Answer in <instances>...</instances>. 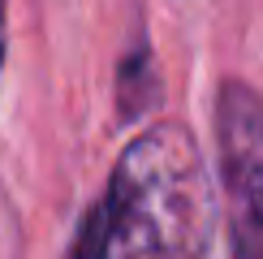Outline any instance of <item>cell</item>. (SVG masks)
Returning a JSON list of instances; mask_svg holds the SVG:
<instances>
[{
  "instance_id": "cell-2",
  "label": "cell",
  "mask_w": 263,
  "mask_h": 259,
  "mask_svg": "<svg viewBox=\"0 0 263 259\" xmlns=\"http://www.w3.org/2000/svg\"><path fill=\"white\" fill-rule=\"evenodd\" d=\"M216 151L229 255L263 259V95L237 78L216 91Z\"/></svg>"
},
{
  "instance_id": "cell-4",
  "label": "cell",
  "mask_w": 263,
  "mask_h": 259,
  "mask_svg": "<svg viewBox=\"0 0 263 259\" xmlns=\"http://www.w3.org/2000/svg\"><path fill=\"white\" fill-rule=\"evenodd\" d=\"M5 52H9V0H0V73H5Z\"/></svg>"
},
{
  "instance_id": "cell-1",
  "label": "cell",
  "mask_w": 263,
  "mask_h": 259,
  "mask_svg": "<svg viewBox=\"0 0 263 259\" xmlns=\"http://www.w3.org/2000/svg\"><path fill=\"white\" fill-rule=\"evenodd\" d=\"M104 216L108 259H207L216 194L190 130H142L112 169Z\"/></svg>"
},
{
  "instance_id": "cell-3",
  "label": "cell",
  "mask_w": 263,
  "mask_h": 259,
  "mask_svg": "<svg viewBox=\"0 0 263 259\" xmlns=\"http://www.w3.org/2000/svg\"><path fill=\"white\" fill-rule=\"evenodd\" d=\"M69 259H108V216L104 203H95L86 212V220L78 225V237H73V255Z\"/></svg>"
}]
</instances>
